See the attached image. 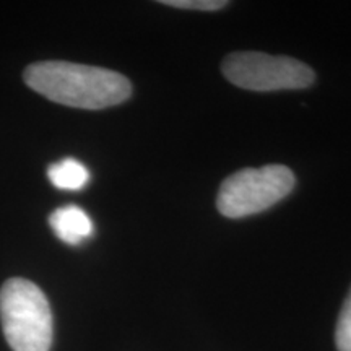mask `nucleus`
<instances>
[{
	"mask_svg": "<svg viewBox=\"0 0 351 351\" xmlns=\"http://www.w3.org/2000/svg\"><path fill=\"white\" fill-rule=\"evenodd\" d=\"M223 75L232 85L251 91L301 90L313 85L314 70L287 56L234 52L223 60Z\"/></svg>",
	"mask_w": 351,
	"mask_h": 351,
	"instance_id": "20e7f679",
	"label": "nucleus"
},
{
	"mask_svg": "<svg viewBox=\"0 0 351 351\" xmlns=\"http://www.w3.org/2000/svg\"><path fill=\"white\" fill-rule=\"evenodd\" d=\"M295 174L283 165L247 168L223 181L217 197L219 213L226 218H244L269 210L291 194Z\"/></svg>",
	"mask_w": 351,
	"mask_h": 351,
	"instance_id": "7ed1b4c3",
	"label": "nucleus"
},
{
	"mask_svg": "<svg viewBox=\"0 0 351 351\" xmlns=\"http://www.w3.org/2000/svg\"><path fill=\"white\" fill-rule=\"evenodd\" d=\"M49 225L57 238L70 245L82 244L85 239L91 238L95 231L91 218L77 205H67L52 212Z\"/></svg>",
	"mask_w": 351,
	"mask_h": 351,
	"instance_id": "39448f33",
	"label": "nucleus"
},
{
	"mask_svg": "<svg viewBox=\"0 0 351 351\" xmlns=\"http://www.w3.org/2000/svg\"><path fill=\"white\" fill-rule=\"evenodd\" d=\"M23 77L32 90L70 108H111L124 103L132 95L130 82L114 70L62 60L29 65Z\"/></svg>",
	"mask_w": 351,
	"mask_h": 351,
	"instance_id": "f257e3e1",
	"label": "nucleus"
},
{
	"mask_svg": "<svg viewBox=\"0 0 351 351\" xmlns=\"http://www.w3.org/2000/svg\"><path fill=\"white\" fill-rule=\"evenodd\" d=\"M0 319L8 346L13 351H49L52 313L49 301L36 285L10 278L0 289Z\"/></svg>",
	"mask_w": 351,
	"mask_h": 351,
	"instance_id": "f03ea898",
	"label": "nucleus"
},
{
	"mask_svg": "<svg viewBox=\"0 0 351 351\" xmlns=\"http://www.w3.org/2000/svg\"><path fill=\"white\" fill-rule=\"evenodd\" d=\"M335 343L339 351H351V288L337 322Z\"/></svg>",
	"mask_w": 351,
	"mask_h": 351,
	"instance_id": "0eeeda50",
	"label": "nucleus"
},
{
	"mask_svg": "<svg viewBox=\"0 0 351 351\" xmlns=\"http://www.w3.org/2000/svg\"><path fill=\"white\" fill-rule=\"evenodd\" d=\"M161 3L174 8H186V10H200V12H213L221 10L228 5L223 0H163Z\"/></svg>",
	"mask_w": 351,
	"mask_h": 351,
	"instance_id": "6e6552de",
	"label": "nucleus"
},
{
	"mask_svg": "<svg viewBox=\"0 0 351 351\" xmlns=\"http://www.w3.org/2000/svg\"><path fill=\"white\" fill-rule=\"evenodd\" d=\"M47 176H49V181L62 191H80L90 181L86 166L73 158H65L59 163L51 165Z\"/></svg>",
	"mask_w": 351,
	"mask_h": 351,
	"instance_id": "423d86ee",
	"label": "nucleus"
}]
</instances>
